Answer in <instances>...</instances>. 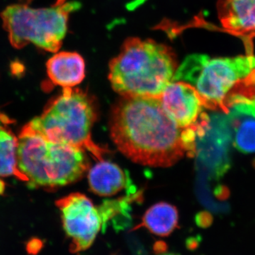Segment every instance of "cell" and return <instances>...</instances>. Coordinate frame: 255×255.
<instances>
[{"label":"cell","instance_id":"6da1fadb","mask_svg":"<svg viewBox=\"0 0 255 255\" xmlns=\"http://www.w3.org/2000/svg\"><path fill=\"white\" fill-rule=\"evenodd\" d=\"M110 128L119 150L142 165L170 167L196 152V132L178 127L159 98L123 97L112 110Z\"/></svg>","mask_w":255,"mask_h":255},{"label":"cell","instance_id":"7a4b0ae2","mask_svg":"<svg viewBox=\"0 0 255 255\" xmlns=\"http://www.w3.org/2000/svg\"><path fill=\"white\" fill-rule=\"evenodd\" d=\"M174 81L192 85L209 110L228 114L236 105H255V55H189L177 69Z\"/></svg>","mask_w":255,"mask_h":255},{"label":"cell","instance_id":"3957f363","mask_svg":"<svg viewBox=\"0 0 255 255\" xmlns=\"http://www.w3.org/2000/svg\"><path fill=\"white\" fill-rule=\"evenodd\" d=\"M177 62L168 47L151 40L132 38L110 64L109 79L123 97L159 98L177 71Z\"/></svg>","mask_w":255,"mask_h":255},{"label":"cell","instance_id":"277c9868","mask_svg":"<svg viewBox=\"0 0 255 255\" xmlns=\"http://www.w3.org/2000/svg\"><path fill=\"white\" fill-rule=\"evenodd\" d=\"M85 153L75 146L47 140L25 126L18 137L17 178L31 189L64 187L88 170Z\"/></svg>","mask_w":255,"mask_h":255},{"label":"cell","instance_id":"5b68a950","mask_svg":"<svg viewBox=\"0 0 255 255\" xmlns=\"http://www.w3.org/2000/svg\"><path fill=\"white\" fill-rule=\"evenodd\" d=\"M97 119L91 98L79 89L64 88L61 95L48 102L39 117L28 127L50 141L61 142L88 151L97 161L104 160L108 150L92 140Z\"/></svg>","mask_w":255,"mask_h":255},{"label":"cell","instance_id":"8992f818","mask_svg":"<svg viewBox=\"0 0 255 255\" xmlns=\"http://www.w3.org/2000/svg\"><path fill=\"white\" fill-rule=\"evenodd\" d=\"M79 7L80 3L65 0H58L44 8H31L22 3L8 6L1 18L10 43L16 49L33 43L54 53L60 49L66 35L70 13Z\"/></svg>","mask_w":255,"mask_h":255},{"label":"cell","instance_id":"52a82bcc","mask_svg":"<svg viewBox=\"0 0 255 255\" xmlns=\"http://www.w3.org/2000/svg\"><path fill=\"white\" fill-rule=\"evenodd\" d=\"M65 234L71 240L70 253L88 250L103 226L100 206L87 196L74 193L57 201Z\"/></svg>","mask_w":255,"mask_h":255},{"label":"cell","instance_id":"ba28073f","mask_svg":"<svg viewBox=\"0 0 255 255\" xmlns=\"http://www.w3.org/2000/svg\"><path fill=\"white\" fill-rule=\"evenodd\" d=\"M159 99L164 110L180 128L196 132L198 138L205 133L211 119L201 96L192 85L184 81L171 82Z\"/></svg>","mask_w":255,"mask_h":255},{"label":"cell","instance_id":"9c48e42d","mask_svg":"<svg viewBox=\"0 0 255 255\" xmlns=\"http://www.w3.org/2000/svg\"><path fill=\"white\" fill-rule=\"evenodd\" d=\"M217 9L225 31L243 40L247 54L253 53L255 0H219Z\"/></svg>","mask_w":255,"mask_h":255},{"label":"cell","instance_id":"30bf717a","mask_svg":"<svg viewBox=\"0 0 255 255\" xmlns=\"http://www.w3.org/2000/svg\"><path fill=\"white\" fill-rule=\"evenodd\" d=\"M46 71L53 85L73 88L85 78V60L78 53L60 52L47 61Z\"/></svg>","mask_w":255,"mask_h":255},{"label":"cell","instance_id":"8fae6325","mask_svg":"<svg viewBox=\"0 0 255 255\" xmlns=\"http://www.w3.org/2000/svg\"><path fill=\"white\" fill-rule=\"evenodd\" d=\"M88 181L92 192L102 196L114 195L129 184V178L117 164L105 160L90 169Z\"/></svg>","mask_w":255,"mask_h":255},{"label":"cell","instance_id":"7c38bea8","mask_svg":"<svg viewBox=\"0 0 255 255\" xmlns=\"http://www.w3.org/2000/svg\"><path fill=\"white\" fill-rule=\"evenodd\" d=\"M179 214L175 206L166 202H159L146 211L141 223L134 227L131 231L145 228L152 234L161 237L169 236L179 227Z\"/></svg>","mask_w":255,"mask_h":255},{"label":"cell","instance_id":"4fadbf2b","mask_svg":"<svg viewBox=\"0 0 255 255\" xmlns=\"http://www.w3.org/2000/svg\"><path fill=\"white\" fill-rule=\"evenodd\" d=\"M230 125L232 128L233 145L243 153L255 152V113L231 110Z\"/></svg>","mask_w":255,"mask_h":255},{"label":"cell","instance_id":"5bb4252c","mask_svg":"<svg viewBox=\"0 0 255 255\" xmlns=\"http://www.w3.org/2000/svg\"><path fill=\"white\" fill-rule=\"evenodd\" d=\"M17 147V137L0 126V178L18 177Z\"/></svg>","mask_w":255,"mask_h":255},{"label":"cell","instance_id":"9a60e30c","mask_svg":"<svg viewBox=\"0 0 255 255\" xmlns=\"http://www.w3.org/2000/svg\"><path fill=\"white\" fill-rule=\"evenodd\" d=\"M196 222H197L198 226H201V227H209L211 222H212V219H211L209 215L202 214L198 216L197 219H196Z\"/></svg>","mask_w":255,"mask_h":255},{"label":"cell","instance_id":"2e32d148","mask_svg":"<svg viewBox=\"0 0 255 255\" xmlns=\"http://www.w3.org/2000/svg\"><path fill=\"white\" fill-rule=\"evenodd\" d=\"M168 249L167 243H164V241H157L156 242L153 246V251L156 255L162 254V253H166Z\"/></svg>","mask_w":255,"mask_h":255},{"label":"cell","instance_id":"e0dca14e","mask_svg":"<svg viewBox=\"0 0 255 255\" xmlns=\"http://www.w3.org/2000/svg\"><path fill=\"white\" fill-rule=\"evenodd\" d=\"M199 240L195 238H189L187 241V248L190 251L196 250L199 247Z\"/></svg>","mask_w":255,"mask_h":255},{"label":"cell","instance_id":"ac0fdd59","mask_svg":"<svg viewBox=\"0 0 255 255\" xmlns=\"http://www.w3.org/2000/svg\"><path fill=\"white\" fill-rule=\"evenodd\" d=\"M179 255V254H176V253H162V254H159V255Z\"/></svg>","mask_w":255,"mask_h":255},{"label":"cell","instance_id":"d6986e66","mask_svg":"<svg viewBox=\"0 0 255 255\" xmlns=\"http://www.w3.org/2000/svg\"><path fill=\"white\" fill-rule=\"evenodd\" d=\"M1 115H0V124H1Z\"/></svg>","mask_w":255,"mask_h":255},{"label":"cell","instance_id":"ffe728a7","mask_svg":"<svg viewBox=\"0 0 255 255\" xmlns=\"http://www.w3.org/2000/svg\"></svg>","mask_w":255,"mask_h":255}]
</instances>
